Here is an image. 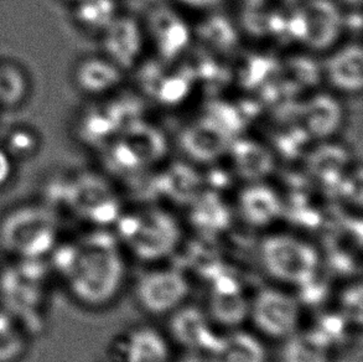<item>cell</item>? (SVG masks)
<instances>
[{"label":"cell","mask_w":363,"mask_h":362,"mask_svg":"<svg viewBox=\"0 0 363 362\" xmlns=\"http://www.w3.org/2000/svg\"><path fill=\"white\" fill-rule=\"evenodd\" d=\"M59 270L77 303L99 309L112 303L122 290L125 265L112 241L89 238L65 251Z\"/></svg>","instance_id":"6da1fadb"},{"label":"cell","mask_w":363,"mask_h":362,"mask_svg":"<svg viewBox=\"0 0 363 362\" xmlns=\"http://www.w3.org/2000/svg\"><path fill=\"white\" fill-rule=\"evenodd\" d=\"M56 234L54 214L41 204L14 206L0 220V245L23 260H38L51 250Z\"/></svg>","instance_id":"7a4b0ae2"},{"label":"cell","mask_w":363,"mask_h":362,"mask_svg":"<svg viewBox=\"0 0 363 362\" xmlns=\"http://www.w3.org/2000/svg\"><path fill=\"white\" fill-rule=\"evenodd\" d=\"M260 262L265 272L280 283L303 287L313 282L320 255L310 242L289 234H273L262 241Z\"/></svg>","instance_id":"3957f363"},{"label":"cell","mask_w":363,"mask_h":362,"mask_svg":"<svg viewBox=\"0 0 363 362\" xmlns=\"http://www.w3.org/2000/svg\"><path fill=\"white\" fill-rule=\"evenodd\" d=\"M122 240L139 260H157L172 255L182 241V227L165 211L144 210L123 219Z\"/></svg>","instance_id":"277c9868"},{"label":"cell","mask_w":363,"mask_h":362,"mask_svg":"<svg viewBox=\"0 0 363 362\" xmlns=\"http://www.w3.org/2000/svg\"><path fill=\"white\" fill-rule=\"evenodd\" d=\"M106 149L114 170L137 172L157 164L167 152V142L157 128L134 121Z\"/></svg>","instance_id":"5b68a950"},{"label":"cell","mask_w":363,"mask_h":362,"mask_svg":"<svg viewBox=\"0 0 363 362\" xmlns=\"http://www.w3.org/2000/svg\"><path fill=\"white\" fill-rule=\"evenodd\" d=\"M344 29V16L335 0H304L289 19L295 40L314 51L334 49Z\"/></svg>","instance_id":"8992f818"},{"label":"cell","mask_w":363,"mask_h":362,"mask_svg":"<svg viewBox=\"0 0 363 362\" xmlns=\"http://www.w3.org/2000/svg\"><path fill=\"white\" fill-rule=\"evenodd\" d=\"M250 317L265 336L284 339L299 330L301 307L294 295L283 289H260L250 302Z\"/></svg>","instance_id":"52a82bcc"},{"label":"cell","mask_w":363,"mask_h":362,"mask_svg":"<svg viewBox=\"0 0 363 362\" xmlns=\"http://www.w3.org/2000/svg\"><path fill=\"white\" fill-rule=\"evenodd\" d=\"M190 284L180 270H152L144 274L135 287V297L143 310L152 315L172 314L185 303Z\"/></svg>","instance_id":"ba28073f"},{"label":"cell","mask_w":363,"mask_h":362,"mask_svg":"<svg viewBox=\"0 0 363 362\" xmlns=\"http://www.w3.org/2000/svg\"><path fill=\"white\" fill-rule=\"evenodd\" d=\"M180 142L182 150L192 160L215 162L228 153L231 132L217 118L203 117L184 129Z\"/></svg>","instance_id":"9c48e42d"},{"label":"cell","mask_w":363,"mask_h":362,"mask_svg":"<svg viewBox=\"0 0 363 362\" xmlns=\"http://www.w3.org/2000/svg\"><path fill=\"white\" fill-rule=\"evenodd\" d=\"M99 36L104 56L118 65L123 71L134 67L142 57L145 30L134 18L118 15Z\"/></svg>","instance_id":"30bf717a"},{"label":"cell","mask_w":363,"mask_h":362,"mask_svg":"<svg viewBox=\"0 0 363 362\" xmlns=\"http://www.w3.org/2000/svg\"><path fill=\"white\" fill-rule=\"evenodd\" d=\"M71 79L84 96L104 98L122 86L124 71L104 55H89L74 64Z\"/></svg>","instance_id":"8fae6325"},{"label":"cell","mask_w":363,"mask_h":362,"mask_svg":"<svg viewBox=\"0 0 363 362\" xmlns=\"http://www.w3.org/2000/svg\"><path fill=\"white\" fill-rule=\"evenodd\" d=\"M324 66V75L333 89L354 94L363 86V50L359 43H351L330 50Z\"/></svg>","instance_id":"7c38bea8"},{"label":"cell","mask_w":363,"mask_h":362,"mask_svg":"<svg viewBox=\"0 0 363 362\" xmlns=\"http://www.w3.org/2000/svg\"><path fill=\"white\" fill-rule=\"evenodd\" d=\"M172 334L184 348L206 353L218 336L211 318L203 310L184 305L172 313Z\"/></svg>","instance_id":"4fadbf2b"},{"label":"cell","mask_w":363,"mask_h":362,"mask_svg":"<svg viewBox=\"0 0 363 362\" xmlns=\"http://www.w3.org/2000/svg\"><path fill=\"white\" fill-rule=\"evenodd\" d=\"M149 30L157 53L167 61L184 53L191 40L186 23L167 8H159L152 13L149 19Z\"/></svg>","instance_id":"5bb4252c"},{"label":"cell","mask_w":363,"mask_h":362,"mask_svg":"<svg viewBox=\"0 0 363 362\" xmlns=\"http://www.w3.org/2000/svg\"><path fill=\"white\" fill-rule=\"evenodd\" d=\"M207 356L208 362H268L267 349L259 339L240 329L218 335Z\"/></svg>","instance_id":"9a60e30c"},{"label":"cell","mask_w":363,"mask_h":362,"mask_svg":"<svg viewBox=\"0 0 363 362\" xmlns=\"http://www.w3.org/2000/svg\"><path fill=\"white\" fill-rule=\"evenodd\" d=\"M281 201L270 186L259 181L247 186L240 195V210L245 221L255 226L269 225L281 212Z\"/></svg>","instance_id":"2e32d148"},{"label":"cell","mask_w":363,"mask_h":362,"mask_svg":"<svg viewBox=\"0 0 363 362\" xmlns=\"http://www.w3.org/2000/svg\"><path fill=\"white\" fill-rule=\"evenodd\" d=\"M212 322L236 328L250 317V302L242 295L241 289L235 282L227 279V283H217L210 298V314Z\"/></svg>","instance_id":"e0dca14e"},{"label":"cell","mask_w":363,"mask_h":362,"mask_svg":"<svg viewBox=\"0 0 363 362\" xmlns=\"http://www.w3.org/2000/svg\"><path fill=\"white\" fill-rule=\"evenodd\" d=\"M342 111L339 102L329 94H319L305 103L301 122L314 138H329L339 129Z\"/></svg>","instance_id":"ac0fdd59"},{"label":"cell","mask_w":363,"mask_h":362,"mask_svg":"<svg viewBox=\"0 0 363 362\" xmlns=\"http://www.w3.org/2000/svg\"><path fill=\"white\" fill-rule=\"evenodd\" d=\"M281 362H333L329 339L319 331H295L284 339Z\"/></svg>","instance_id":"d6986e66"},{"label":"cell","mask_w":363,"mask_h":362,"mask_svg":"<svg viewBox=\"0 0 363 362\" xmlns=\"http://www.w3.org/2000/svg\"><path fill=\"white\" fill-rule=\"evenodd\" d=\"M31 89V77L23 65L15 60H0V109H19L28 102Z\"/></svg>","instance_id":"ffe728a7"},{"label":"cell","mask_w":363,"mask_h":362,"mask_svg":"<svg viewBox=\"0 0 363 362\" xmlns=\"http://www.w3.org/2000/svg\"><path fill=\"white\" fill-rule=\"evenodd\" d=\"M228 153L232 154L233 167L245 179L259 181L273 169V157L267 148L252 141H232Z\"/></svg>","instance_id":"44dd1931"},{"label":"cell","mask_w":363,"mask_h":362,"mask_svg":"<svg viewBox=\"0 0 363 362\" xmlns=\"http://www.w3.org/2000/svg\"><path fill=\"white\" fill-rule=\"evenodd\" d=\"M169 345L162 334L147 327L133 330L124 343L125 362H167Z\"/></svg>","instance_id":"7402d4cb"},{"label":"cell","mask_w":363,"mask_h":362,"mask_svg":"<svg viewBox=\"0 0 363 362\" xmlns=\"http://www.w3.org/2000/svg\"><path fill=\"white\" fill-rule=\"evenodd\" d=\"M116 0H79L71 6V18L81 31L101 35L118 16Z\"/></svg>","instance_id":"603a6c76"},{"label":"cell","mask_w":363,"mask_h":362,"mask_svg":"<svg viewBox=\"0 0 363 362\" xmlns=\"http://www.w3.org/2000/svg\"><path fill=\"white\" fill-rule=\"evenodd\" d=\"M0 144L19 164L30 162L39 155L44 146V138L38 128L28 123H19L6 131Z\"/></svg>","instance_id":"cb8c5ba5"},{"label":"cell","mask_w":363,"mask_h":362,"mask_svg":"<svg viewBox=\"0 0 363 362\" xmlns=\"http://www.w3.org/2000/svg\"><path fill=\"white\" fill-rule=\"evenodd\" d=\"M24 351V339L11 325L10 319L0 317V362H13Z\"/></svg>","instance_id":"d4e9b609"},{"label":"cell","mask_w":363,"mask_h":362,"mask_svg":"<svg viewBox=\"0 0 363 362\" xmlns=\"http://www.w3.org/2000/svg\"><path fill=\"white\" fill-rule=\"evenodd\" d=\"M18 172V163L0 144V190H4L14 182Z\"/></svg>","instance_id":"484cf974"},{"label":"cell","mask_w":363,"mask_h":362,"mask_svg":"<svg viewBox=\"0 0 363 362\" xmlns=\"http://www.w3.org/2000/svg\"><path fill=\"white\" fill-rule=\"evenodd\" d=\"M179 4L184 5L190 9L207 10L215 8L222 0H177Z\"/></svg>","instance_id":"4316f807"},{"label":"cell","mask_w":363,"mask_h":362,"mask_svg":"<svg viewBox=\"0 0 363 362\" xmlns=\"http://www.w3.org/2000/svg\"><path fill=\"white\" fill-rule=\"evenodd\" d=\"M339 1H341L342 4L347 5V6H351V8L359 6L362 3V0H339Z\"/></svg>","instance_id":"83f0119b"},{"label":"cell","mask_w":363,"mask_h":362,"mask_svg":"<svg viewBox=\"0 0 363 362\" xmlns=\"http://www.w3.org/2000/svg\"><path fill=\"white\" fill-rule=\"evenodd\" d=\"M59 1L69 5V6H72V5L76 4V3H79V0H59Z\"/></svg>","instance_id":"f1b7e54d"}]
</instances>
